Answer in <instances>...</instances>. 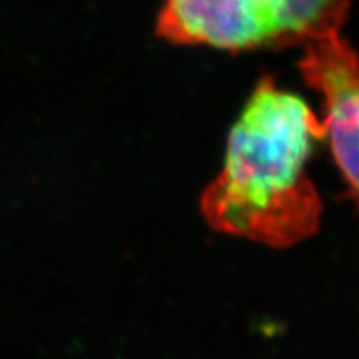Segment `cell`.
I'll use <instances>...</instances> for the list:
<instances>
[{
  "label": "cell",
  "instance_id": "1",
  "mask_svg": "<svg viewBox=\"0 0 359 359\" xmlns=\"http://www.w3.org/2000/svg\"><path fill=\"white\" fill-rule=\"evenodd\" d=\"M326 123L303 98L259 80L233 125L222 172L201 196L213 230L273 248L306 240L320 226L321 200L308 177L313 143Z\"/></svg>",
  "mask_w": 359,
  "mask_h": 359
},
{
  "label": "cell",
  "instance_id": "2",
  "mask_svg": "<svg viewBox=\"0 0 359 359\" xmlns=\"http://www.w3.org/2000/svg\"><path fill=\"white\" fill-rule=\"evenodd\" d=\"M354 0H165L160 37L175 43L251 50L306 43L339 32Z\"/></svg>",
  "mask_w": 359,
  "mask_h": 359
},
{
  "label": "cell",
  "instance_id": "3",
  "mask_svg": "<svg viewBox=\"0 0 359 359\" xmlns=\"http://www.w3.org/2000/svg\"><path fill=\"white\" fill-rule=\"evenodd\" d=\"M299 69L325 98L326 137L359 206V58L339 32H331L306 42Z\"/></svg>",
  "mask_w": 359,
  "mask_h": 359
}]
</instances>
